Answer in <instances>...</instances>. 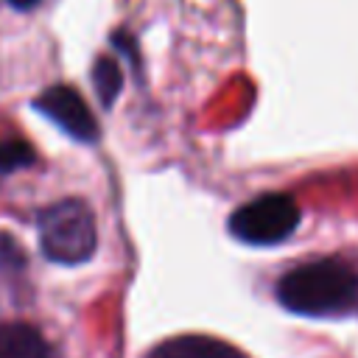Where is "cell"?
Wrapping results in <instances>:
<instances>
[{
  "mask_svg": "<svg viewBox=\"0 0 358 358\" xmlns=\"http://www.w3.org/2000/svg\"><path fill=\"white\" fill-rule=\"evenodd\" d=\"M274 294L296 316H344L358 302V271L341 257H319L285 271Z\"/></svg>",
  "mask_w": 358,
  "mask_h": 358,
  "instance_id": "cell-1",
  "label": "cell"
},
{
  "mask_svg": "<svg viewBox=\"0 0 358 358\" xmlns=\"http://www.w3.org/2000/svg\"><path fill=\"white\" fill-rule=\"evenodd\" d=\"M39 249L48 260L62 266L87 263L98 246V227L84 199H62L36 215Z\"/></svg>",
  "mask_w": 358,
  "mask_h": 358,
  "instance_id": "cell-2",
  "label": "cell"
},
{
  "mask_svg": "<svg viewBox=\"0 0 358 358\" xmlns=\"http://www.w3.org/2000/svg\"><path fill=\"white\" fill-rule=\"evenodd\" d=\"M302 210L288 193H260L252 201L232 210L227 227L229 235L246 246H277L296 232Z\"/></svg>",
  "mask_w": 358,
  "mask_h": 358,
  "instance_id": "cell-3",
  "label": "cell"
},
{
  "mask_svg": "<svg viewBox=\"0 0 358 358\" xmlns=\"http://www.w3.org/2000/svg\"><path fill=\"white\" fill-rule=\"evenodd\" d=\"M34 106L50 117L59 129H64L73 140H81V143H95L98 140V123L90 112V106L84 103V98L73 90V87H48L36 101Z\"/></svg>",
  "mask_w": 358,
  "mask_h": 358,
  "instance_id": "cell-4",
  "label": "cell"
},
{
  "mask_svg": "<svg viewBox=\"0 0 358 358\" xmlns=\"http://www.w3.org/2000/svg\"><path fill=\"white\" fill-rule=\"evenodd\" d=\"M145 358H246V355L215 336L185 333V336H171L154 344L145 352Z\"/></svg>",
  "mask_w": 358,
  "mask_h": 358,
  "instance_id": "cell-5",
  "label": "cell"
},
{
  "mask_svg": "<svg viewBox=\"0 0 358 358\" xmlns=\"http://www.w3.org/2000/svg\"><path fill=\"white\" fill-rule=\"evenodd\" d=\"M0 358H50L45 336L28 322L0 324Z\"/></svg>",
  "mask_w": 358,
  "mask_h": 358,
  "instance_id": "cell-6",
  "label": "cell"
},
{
  "mask_svg": "<svg viewBox=\"0 0 358 358\" xmlns=\"http://www.w3.org/2000/svg\"><path fill=\"white\" fill-rule=\"evenodd\" d=\"M92 76H95V90H98L103 106H112V101L117 98V92H120V87H123V78H120L117 64H115L112 59H101V62L95 64V73H92Z\"/></svg>",
  "mask_w": 358,
  "mask_h": 358,
  "instance_id": "cell-7",
  "label": "cell"
},
{
  "mask_svg": "<svg viewBox=\"0 0 358 358\" xmlns=\"http://www.w3.org/2000/svg\"><path fill=\"white\" fill-rule=\"evenodd\" d=\"M36 159L34 148L25 143V140H0V173H11V171H20L25 165H31Z\"/></svg>",
  "mask_w": 358,
  "mask_h": 358,
  "instance_id": "cell-8",
  "label": "cell"
},
{
  "mask_svg": "<svg viewBox=\"0 0 358 358\" xmlns=\"http://www.w3.org/2000/svg\"><path fill=\"white\" fill-rule=\"evenodd\" d=\"M25 266V252L8 232H0V271H20Z\"/></svg>",
  "mask_w": 358,
  "mask_h": 358,
  "instance_id": "cell-9",
  "label": "cell"
},
{
  "mask_svg": "<svg viewBox=\"0 0 358 358\" xmlns=\"http://www.w3.org/2000/svg\"><path fill=\"white\" fill-rule=\"evenodd\" d=\"M11 6H17V8H34L39 0H8Z\"/></svg>",
  "mask_w": 358,
  "mask_h": 358,
  "instance_id": "cell-10",
  "label": "cell"
}]
</instances>
